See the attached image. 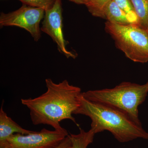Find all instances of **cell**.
<instances>
[{
  "label": "cell",
  "mask_w": 148,
  "mask_h": 148,
  "mask_svg": "<svg viewBox=\"0 0 148 148\" xmlns=\"http://www.w3.org/2000/svg\"><path fill=\"white\" fill-rule=\"evenodd\" d=\"M47 90L34 98L21 99V103L29 109L34 125H47L54 130L63 128L60 122L69 119L77 125L74 112L80 104L81 89L70 84L67 80L55 83L51 79H45Z\"/></svg>",
  "instance_id": "1"
},
{
  "label": "cell",
  "mask_w": 148,
  "mask_h": 148,
  "mask_svg": "<svg viewBox=\"0 0 148 148\" xmlns=\"http://www.w3.org/2000/svg\"><path fill=\"white\" fill-rule=\"evenodd\" d=\"M80 104L74 114H82L90 118L91 128L95 134L107 130L117 140L125 143L142 138L148 140V132L142 125L133 121L124 113L101 103L91 102L85 98L82 94Z\"/></svg>",
  "instance_id": "2"
},
{
  "label": "cell",
  "mask_w": 148,
  "mask_h": 148,
  "mask_svg": "<svg viewBox=\"0 0 148 148\" xmlns=\"http://www.w3.org/2000/svg\"><path fill=\"white\" fill-rule=\"evenodd\" d=\"M148 93V82L140 85L123 82L112 88L89 90L82 92L84 97L91 102L101 103L119 110L133 121L142 125L138 107L145 100Z\"/></svg>",
  "instance_id": "3"
},
{
  "label": "cell",
  "mask_w": 148,
  "mask_h": 148,
  "mask_svg": "<svg viewBox=\"0 0 148 148\" xmlns=\"http://www.w3.org/2000/svg\"><path fill=\"white\" fill-rule=\"evenodd\" d=\"M105 30L117 48L136 63L148 62V33L138 25H119L106 21Z\"/></svg>",
  "instance_id": "4"
},
{
  "label": "cell",
  "mask_w": 148,
  "mask_h": 148,
  "mask_svg": "<svg viewBox=\"0 0 148 148\" xmlns=\"http://www.w3.org/2000/svg\"><path fill=\"white\" fill-rule=\"evenodd\" d=\"M42 9L24 4L18 9L9 13L1 12L0 27H16L25 29L30 33L35 41L41 37L40 23L44 17Z\"/></svg>",
  "instance_id": "5"
},
{
  "label": "cell",
  "mask_w": 148,
  "mask_h": 148,
  "mask_svg": "<svg viewBox=\"0 0 148 148\" xmlns=\"http://www.w3.org/2000/svg\"><path fill=\"white\" fill-rule=\"evenodd\" d=\"M68 135L64 128L54 130L44 128L28 135L15 133L8 139L5 148H56Z\"/></svg>",
  "instance_id": "6"
},
{
  "label": "cell",
  "mask_w": 148,
  "mask_h": 148,
  "mask_svg": "<svg viewBox=\"0 0 148 148\" xmlns=\"http://www.w3.org/2000/svg\"><path fill=\"white\" fill-rule=\"evenodd\" d=\"M61 0H56L51 8L45 11L41 31L49 35L56 43L59 52L66 58L75 59L77 57L75 52L67 49L69 42L65 40L63 31V16Z\"/></svg>",
  "instance_id": "7"
},
{
  "label": "cell",
  "mask_w": 148,
  "mask_h": 148,
  "mask_svg": "<svg viewBox=\"0 0 148 148\" xmlns=\"http://www.w3.org/2000/svg\"><path fill=\"white\" fill-rule=\"evenodd\" d=\"M36 131L24 129L8 116L3 109V103L0 110V148H5L7 140L15 133L28 135Z\"/></svg>",
  "instance_id": "8"
},
{
  "label": "cell",
  "mask_w": 148,
  "mask_h": 148,
  "mask_svg": "<svg viewBox=\"0 0 148 148\" xmlns=\"http://www.w3.org/2000/svg\"><path fill=\"white\" fill-rule=\"evenodd\" d=\"M105 18L107 21L119 25L132 24L128 16L113 0H111L105 8Z\"/></svg>",
  "instance_id": "9"
},
{
  "label": "cell",
  "mask_w": 148,
  "mask_h": 148,
  "mask_svg": "<svg viewBox=\"0 0 148 148\" xmlns=\"http://www.w3.org/2000/svg\"><path fill=\"white\" fill-rule=\"evenodd\" d=\"M138 19V26L148 32V0H131Z\"/></svg>",
  "instance_id": "10"
},
{
  "label": "cell",
  "mask_w": 148,
  "mask_h": 148,
  "mask_svg": "<svg viewBox=\"0 0 148 148\" xmlns=\"http://www.w3.org/2000/svg\"><path fill=\"white\" fill-rule=\"evenodd\" d=\"M79 134H70L73 143V148H87L93 142L95 134L91 129L86 132L79 128Z\"/></svg>",
  "instance_id": "11"
},
{
  "label": "cell",
  "mask_w": 148,
  "mask_h": 148,
  "mask_svg": "<svg viewBox=\"0 0 148 148\" xmlns=\"http://www.w3.org/2000/svg\"><path fill=\"white\" fill-rule=\"evenodd\" d=\"M111 0H87L85 4L92 16L105 18V8Z\"/></svg>",
  "instance_id": "12"
},
{
  "label": "cell",
  "mask_w": 148,
  "mask_h": 148,
  "mask_svg": "<svg viewBox=\"0 0 148 148\" xmlns=\"http://www.w3.org/2000/svg\"><path fill=\"white\" fill-rule=\"evenodd\" d=\"M127 14L132 24L138 25V19L131 0H113Z\"/></svg>",
  "instance_id": "13"
},
{
  "label": "cell",
  "mask_w": 148,
  "mask_h": 148,
  "mask_svg": "<svg viewBox=\"0 0 148 148\" xmlns=\"http://www.w3.org/2000/svg\"><path fill=\"white\" fill-rule=\"evenodd\" d=\"M24 4L42 9L45 10L51 8L56 0H18Z\"/></svg>",
  "instance_id": "14"
},
{
  "label": "cell",
  "mask_w": 148,
  "mask_h": 148,
  "mask_svg": "<svg viewBox=\"0 0 148 148\" xmlns=\"http://www.w3.org/2000/svg\"><path fill=\"white\" fill-rule=\"evenodd\" d=\"M56 148H73V143L70 135H68Z\"/></svg>",
  "instance_id": "15"
},
{
  "label": "cell",
  "mask_w": 148,
  "mask_h": 148,
  "mask_svg": "<svg viewBox=\"0 0 148 148\" xmlns=\"http://www.w3.org/2000/svg\"><path fill=\"white\" fill-rule=\"evenodd\" d=\"M70 1L75 3L77 4L84 5H85L87 0H69Z\"/></svg>",
  "instance_id": "16"
},
{
  "label": "cell",
  "mask_w": 148,
  "mask_h": 148,
  "mask_svg": "<svg viewBox=\"0 0 148 148\" xmlns=\"http://www.w3.org/2000/svg\"></svg>",
  "instance_id": "17"
}]
</instances>
